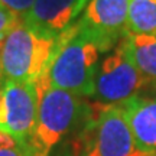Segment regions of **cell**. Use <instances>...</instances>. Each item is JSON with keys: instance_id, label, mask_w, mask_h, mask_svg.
Here are the masks:
<instances>
[{"instance_id": "6da1fadb", "label": "cell", "mask_w": 156, "mask_h": 156, "mask_svg": "<svg viewBox=\"0 0 156 156\" xmlns=\"http://www.w3.org/2000/svg\"><path fill=\"white\" fill-rule=\"evenodd\" d=\"M100 49L78 22L56 36L46 80L49 85L80 97H93Z\"/></svg>"}, {"instance_id": "7a4b0ae2", "label": "cell", "mask_w": 156, "mask_h": 156, "mask_svg": "<svg viewBox=\"0 0 156 156\" xmlns=\"http://www.w3.org/2000/svg\"><path fill=\"white\" fill-rule=\"evenodd\" d=\"M91 107L83 97L48 85L39 93V108L28 145L29 156H49L52 149L81 120L88 117Z\"/></svg>"}, {"instance_id": "3957f363", "label": "cell", "mask_w": 156, "mask_h": 156, "mask_svg": "<svg viewBox=\"0 0 156 156\" xmlns=\"http://www.w3.org/2000/svg\"><path fill=\"white\" fill-rule=\"evenodd\" d=\"M55 42L54 36L19 22L0 44V69L5 78L34 84L46 78Z\"/></svg>"}, {"instance_id": "277c9868", "label": "cell", "mask_w": 156, "mask_h": 156, "mask_svg": "<svg viewBox=\"0 0 156 156\" xmlns=\"http://www.w3.org/2000/svg\"><path fill=\"white\" fill-rule=\"evenodd\" d=\"M74 156H155L142 151L119 104H100L81 127Z\"/></svg>"}, {"instance_id": "5b68a950", "label": "cell", "mask_w": 156, "mask_h": 156, "mask_svg": "<svg viewBox=\"0 0 156 156\" xmlns=\"http://www.w3.org/2000/svg\"><path fill=\"white\" fill-rule=\"evenodd\" d=\"M39 108V90L34 83L6 80L0 90V133L28 152Z\"/></svg>"}, {"instance_id": "8992f818", "label": "cell", "mask_w": 156, "mask_h": 156, "mask_svg": "<svg viewBox=\"0 0 156 156\" xmlns=\"http://www.w3.org/2000/svg\"><path fill=\"white\" fill-rule=\"evenodd\" d=\"M147 84L151 83L140 74L126 48L119 42L116 49L98 65L93 97L101 104H119L137 95Z\"/></svg>"}, {"instance_id": "52a82bcc", "label": "cell", "mask_w": 156, "mask_h": 156, "mask_svg": "<svg viewBox=\"0 0 156 156\" xmlns=\"http://www.w3.org/2000/svg\"><path fill=\"white\" fill-rule=\"evenodd\" d=\"M129 0H90L77 22L100 52L116 46L127 34Z\"/></svg>"}, {"instance_id": "ba28073f", "label": "cell", "mask_w": 156, "mask_h": 156, "mask_svg": "<svg viewBox=\"0 0 156 156\" xmlns=\"http://www.w3.org/2000/svg\"><path fill=\"white\" fill-rule=\"evenodd\" d=\"M90 0H35L29 12L23 16L26 23L35 30L56 38L68 29L83 13Z\"/></svg>"}, {"instance_id": "9c48e42d", "label": "cell", "mask_w": 156, "mask_h": 156, "mask_svg": "<svg viewBox=\"0 0 156 156\" xmlns=\"http://www.w3.org/2000/svg\"><path fill=\"white\" fill-rule=\"evenodd\" d=\"M123 116L142 151L156 153V98L134 95L119 103Z\"/></svg>"}, {"instance_id": "30bf717a", "label": "cell", "mask_w": 156, "mask_h": 156, "mask_svg": "<svg viewBox=\"0 0 156 156\" xmlns=\"http://www.w3.org/2000/svg\"><path fill=\"white\" fill-rule=\"evenodd\" d=\"M120 42L140 74L149 83H156V35L126 34Z\"/></svg>"}, {"instance_id": "8fae6325", "label": "cell", "mask_w": 156, "mask_h": 156, "mask_svg": "<svg viewBox=\"0 0 156 156\" xmlns=\"http://www.w3.org/2000/svg\"><path fill=\"white\" fill-rule=\"evenodd\" d=\"M127 34L156 35V0H129Z\"/></svg>"}, {"instance_id": "7c38bea8", "label": "cell", "mask_w": 156, "mask_h": 156, "mask_svg": "<svg viewBox=\"0 0 156 156\" xmlns=\"http://www.w3.org/2000/svg\"><path fill=\"white\" fill-rule=\"evenodd\" d=\"M17 23H19V16L15 12H12L9 7L0 3V44L16 28Z\"/></svg>"}, {"instance_id": "4fadbf2b", "label": "cell", "mask_w": 156, "mask_h": 156, "mask_svg": "<svg viewBox=\"0 0 156 156\" xmlns=\"http://www.w3.org/2000/svg\"><path fill=\"white\" fill-rule=\"evenodd\" d=\"M35 0H0V3L15 12L17 16H25L32 7Z\"/></svg>"}, {"instance_id": "5bb4252c", "label": "cell", "mask_w": 156, "mask_h": 156, "mask_svg": "<svg viewBox=\"0 0 156 156\" xmlns=\"http://www.w3.org/2000/svg\"><path fill=\"white\" fill-rule=\"evenodd\" d=\"M0 156H29V153L25 149H22L17 145L0 146Z\"/></svg>"}, {"instance_id": "9a60e30c", "label": "cell", "mask_w": 156, "mask_h": 156, "mask_svg": "<svg viewBox=\"0 0 156 156\" xmlns=\"http://www.w3.org/2000/svg\"><path fill=\"white\" fill-rule=\"evenodd\" d=\"M151 85H152V93H153V95L156 98V83H151Z\"/></svg>"}, {"instance_id": "2e32d148", "label": "cell", "mask_w": 156, "mask_h": 156, "mask_svg": "<svg viewBox=\"0 0 156 156\" xmlns=\"http://www.w3.org/2000/svg\"><path fill=\"white\" fill-rule=\"evenodd\" d=\"M155 156H156V153H155Z\"/></svg>"}]
</instances>
